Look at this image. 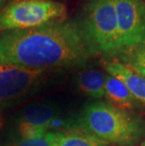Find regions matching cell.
Wrapping results in <instances>:
<instances>
[{"label":"cell","instance_id":"6da1fadb","mask_svg":"<svg viewBox=\"0 0 145 146\" xmlns=\"http://www.w3.org/2000/svg\"><path fill=\"white\" fill-rule=\"evenodd\" d=\"M93 55L79 23L60 20L36 29L0 32V62L44 71L81 66Z\"/></svg>","mask_w":145,"mask_h":146},{"label":"cell","instance_id":"7a4b0ae2","mask_svg":"<svg viewBox=\"0 0 145 146\" xmlns=\"http://www.w3.org/2000/svg\"><path fill=\"white\" fill-rule=\"evenodd\" d=\"M78 125L83 133L109 144L131 146L145 135L143 123L106 102H94L82 111Z\"/></svg>","mask_w":145,"mask_h":146},{"label":"cell","instance_id":"3957f363","mask_svg":"<svg viewBox=\"0 0 145 146\" xmlns=\"http://www.w3.org/2000/svg\"><path fill=\"white\" fill-rule=\"evenodd\" d=\"M79 24L93 54L118 56L122 53L113 0L89 1Z\"/></svg>","mask_w":145,"mask_h":146},{"label":"cell","instance_id":"277c9868","mask_svg":"<svg viewBox=\"0 0 145 146\" xmlns=\"http://www.w3.org/2000/svg\"><path fill=\"white\" fill-rule=\"evenodd\" d=\"M66 12L53 0H15L0 11V32L36 29L63 20Z\"/></svg>","mask_w":145,"mask_h":146},{"label":"cell","instance_id":"5b68a950","mask_svg":"<svg viewBox=\"0 0 145 146\" xmlns=\"http://www.w3.org/2000/svg\"><path fill=\"white\" fill-rule=\"evenodd\" d=\"M113 2L123 52L145 42V2L143 0H113Z\"/></svg>","mask_w":145,"mask_h":146},{"label":"cell","instance_id":"8992f818","mask_svg":"<svg viewBox=\"0 0 145 146\" xmlns=\"http://www.w3.org/2000/svg\"><path fill=\"white\" fill-rule=\"evenodd\" d=\"M42 71L0 63V102L23 94L31 88Z\"/></svg>","mask_w":145,"mask_h":146},{"label":"cell","instance_id":"52a82bcc","mask_svg":"<svg viewBox=\"0 0 145 146\" xmlns=\"http://www.w3.org/2000/svg\"><path fill=\"white\" fill-rule=\"evenodd\" d=\"M107 72L124 84L132 96L145 106V77L136 73L119 61H109L105 64Z\"/></svg>","mask_w":145,"mask_h":146},{"label":"cell","instance_id":"ba28073f","mask_svg":"<svg viewBox=\"0 0 145 146\" xmlns=\"http://www.w3.org/2000/svg\"><path fill=\"white\" fill-rule=\"evenodd\" d=\"M105 96L110 102L109 104L124 111L133 108L138 103L124 84L120 79L109 74L106 77Z\"/></svg>","mask_w":145,"mask_h":146},{"label":"cell","instance_id":"9c48e42d","mask_svg":"<svg viewBox=\"0 0 145 146\" xmlns=\"http://www.w3.org/2000/svg\"><path fill=\"white\" fill-rule=\"evenodd\" d=\"M106 77L100 71L88 69L80 72L76 82L81 91L92 98L99 99L105 96Z\"/></svg>","mask_w":145,"mask_h":146},{"label":"cell","instance_id":"30bf717a","mask_svg":"<svg viewBox=\"0 0 145 146\" xmlns=\"http://www.w3.org/2000/svg\"><path fill=\"white\" fill-rule=\"evenodd\" d=\"M55 117V111L52 108L42 104H35L28 106L24 110L21 123L47 132Z\"/></svg>","mask_w":145,"mask_h":146},{"label":"cell","instance_id":"8fae6325","mask_svg":"<svg viewBox=\"0 0 145 146\" xmlns=\"http://www.w3.org/2000/svg\"><path fill=\"white\" fill-rule=\"evenodd\" d=\"M111 144L83 132L57 133L54 146H110Z\"/></svg>","mask_w":145,"mask_h":146},{"label":"cell","instance_id":"7c38bea8","mask_svg":"<svg viewBox=\"0 0 145 146\" xmlns=\"http://www.w3.org/2000/svg\"><path fill=\"white\" fill-rule=\"evenodd\" d=\"M118 57L122 64L145 77V42L122 52Z\"/></svg>","mask_w":145,"mask_h":146},{"label":"cell","instance_id":"4fadbf2b","mask_svg":"<svg viewBox=\"0 0 145 146\" xmlns=\"http://www.w3.org/2000/svg\"><path fill=\"white\" fill-rule=\"evenodd\" d=\"M57 133L46 132L45 134L31 139H23L11 146H54Z\"/></svg>","mask_w":145,"mask_h":146},{"label":"cell","instance_id":"5bb4252c","mask_svg":"<svg viewBox=\"0 0 145 146\" xmlns=\"http://www.w3.org/2000/svg\"><path fill=\"white\" fill-rule=\"evenodd\" d=\"M7 2H8V0H0V11L8 5Z\"/></svg>","mask_w":145,"mask_h":146},{"label":"cell","instance_id":"9a60e30c","mask_svg":"<svg viewBox=\"0 0 145 146\" xmlns=\"http://www.w3.org/2000/svg\"><path fill=\"white\" fill-rule=\"evenodd\" d=\"M4 125V119H3L2 115L0 114V129L2 128V126Z\"/></svg>","mask_w":145,"mask_h":146},{"label":"cell","instance_id":"2e32d148","mask_svg":"<svg viewBox=\"0 0 145 146\" xmlns=\"http://www.w3.org/2000/svg\"><path fill=\"white\" fill-rule=\"evenodd\" d=\"M140 146H145V141H142V142H141Z\"/></svg>","mask_w":145,"mask_h":146}]
</instances>
